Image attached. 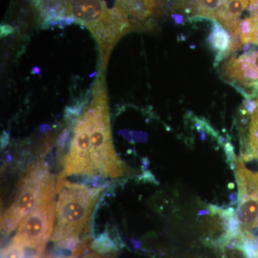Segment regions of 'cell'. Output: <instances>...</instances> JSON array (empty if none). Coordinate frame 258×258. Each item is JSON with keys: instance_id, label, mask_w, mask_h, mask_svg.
<instances>
[{"instance_id": "obj_1", "label": "cell", "mask_w": 258, "mask_h": 258, "mask_svg": "<svg viewBox=\"0 0 258 258\" xmlns=\"http://www.w3.org/2000/svg\"><path fill=\"white\" fill-rule=\"evenodd\" d=\"M125 172L126 166L113 147L106 91L101 80L95 88L92 103L75 125L62 175L117 178Z\"/></svg>"}, {"instance_id": "obj_2", "label": "cell", "mask_w": 258, "mask_h": 258, "mask_svg": "<svg viewBox=\"0 0 258 258\" xmlns=\"http://www.w3.org/2000/svg\"><path fill=\"white\" fill-rule=\"evenodd\" d=\"M35 6L45 23L71 21L87 27L101 47L103 66L115 42L134 28L128 13L106 0H35Z\"/></svg>"}, {"instance_id": "obj_3", "label": "cell", "mask_w": 258, "mask_h": 258, "mask_svg": "<svg viewBox=\"0 0 258 258\" xmlns=\"http://www.w3.org/2000/svg\"><path fill=\"white\" fill-rule=\"evenodd\" d=\"M101 187L71 183L61 175L56 184L55 225L51 240L62 247H75L88 230Z\"/></svg>"}, {"instance_id": "obj_4", "label": "cell", "mask_w": 258, "mask_h": 258, "mask_svg": "<svg viewBox=\"0 0 258 258\" xmlns=\"http://www.w3.org/2000/svg\"><path fill=\"white\" fill-rule=\"evenodd\" d=\"M54 184L55 180L46 163L38 161L33 164L20 181L14 200L2 216V232L10 235L16 230Z\"/></svg>"}, {"instance_id": "obj_5", "label": "cell", "mask_w": 258, "mask_h": 258, "mask_svg": "<svg viewBox=\"0 0 258 258\" xmlns=\"http://www.w3.org/2000/svg\"><path fill=\"white\" fill-rule=\"evenodd\" d=\"M56 184L50 186L36 208L18 227L12 242L42 253L54 230L55 222Z\"/></svg>"}, {"instance_id": "obj_6", "label": "cell", "mask_w": 258, "mask_h": 258, "mask_svg": "<svg viewBox=\"0 0 258 258\" xmlns=\"http://www.w3.org/2000/svg\"><path fill=\"white\" fill-rule=\"evenodd\" d=\"M222 79L247 100L258 96V50L232 55L222 66Z\"/></svg>"}, {"instance_id": "obj_7", "label": "cell", "mask_w": 258, "mask_h": 258, "mask_svg": "<svg viewBox=\"0 0 258 258\" xmlns=\"http://www.w3.org/2000/svg\"><path fill=\"white\" fill-rule=\"evenodd\" d=\"M203 224L205 233L208 235L207 240L218 248L233 240L240 230L236 212L232 208L211 205L203 217Z\"/></svg>"}, {"instance_id": "obj_8", "label": "cell", "mask_w": 258, "mask_h": 258, "mask_svg": "<svg viewBox=\"0 0 258 258\" xmlns=\"http://www.w3.org/2000/svg\"><path fill=\"white\" fill-rule=\"evenodd\" d=\"M249 0H224L223 4L217 13L215 23L230 33L234 43L240 47L241 17L249 7Z\"/></svg>"}, {"instance_id": "obj_9", "label": "cell", "mask_w": 258, "mask_h": 258, "mask_svg": "<svg viewBox=\"0 0 258 258\" xmlns=\"http://www.w3.org/2000/svg\"><path fill=\"white\" fill-rule=\"evenodd\" d=\"M244 108L248 113V125L241 131V154L258 157V96L255 101L247 100Z\"/></svg>"}, {"instance_id": "obj_10", "label": "cell", "mask_w": 258, "mask_h": 258, "mask_svg": "<svg viewBox=\"0 0 258 258\" xmlns=\"http://www.w3.org/2000/svg\"><path fill=\"white\" fill-rule=\"evenodd\" d=\"M209 41L212 48L217 51L215 60L217 64L221 62L225 57L232 55L239 48V47L234 43L233 39L230 33L217 23L212 29L209 37Z\"/></svg>"}, {"instance_id": "obj_11", "label": "cell", "mask_w": 258, "mask_h": 258, "mask_svg": "<svg viewBox=\"0 0 258 258\" xmlns=\"http://www.w3.org/2000/svg\"><path fill=\"white\" fill-rule=\"evenodd\" d=\"M2 258H25L24 247L11 242V243L2 251Z\"/></svg>"}, {"instance_id": "obj_12", "label": "cell", "mask_w": 258, "mask_h": 258, "mask_svg": "<svg viewBox=\"0 0 258 258\" xmlns=\"http://www.w3.org/2000/svg\"><path fill=\"white\" fill-rule=\"evenodd\" d=\"M32 258H42V257H40V256H39L38 254H37V255L34 256V257Z\"/></svg>"}, {"instance_id": "obj_13", "label": "cell", "mask_w": 258, "mask_h": 258, "mask_svg": "<svg viewBox=\"0 0 258 258\" xmlns=\"http://www.w3.org/2000/svg\"><path fill=\"white\" fill-rule=\"evenodd\" d=\"M86 258H97V257H93V256H91V257H86Z\"/></svg>"}]
</instances>
